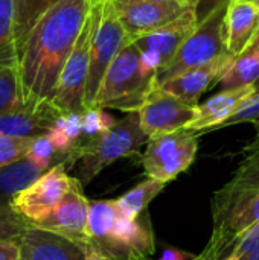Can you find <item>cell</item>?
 Instances as JSON below:
<instances>
[{
	"label": "cell",
	"mask_w": 259,
	"mask_h": 260,
	"mask_svg": "<svg viewBox=\"0 0 259 260\" xmlns=\"http://www.w3.org/2000/svg\"><path fill=\"white\" fill-rule=\"evenodd\" d=\"M93 0H58L31 30L18 53L26 102L52 101L63 67L90 14Z\"/></svg>",
	"instance_id": "cell-1"
},
{
	"label": "cell",
	"mask_w": 259,
	"mask_h": 260,
	"mask_svg": "<svg viewBox=\"0 0 259 260\" xmlns=\"http://www.w3.org/2000/svg\"><path fill=\"white\" fill-rule=\"evenodd\" d=\"M148 140L140 126L137 111H131L108 131L90 137L85 143L75 145L67 155V161L78 163V180L89 183L104 168L118 158L134 154Z\"/></svg>",
	"instance_id": "cell-2"
},
{
	"label": "cell",
	"mask_w": 259,
	"mask_h": 260,
	"mask_svg": "<svg viewBox=\"0 0 259 260\" xmlns=\"http://www.w3.org/2000/svg\"><path fill=\"white\" fill-rule=\"evenodd\" d=\"M154 87L156 78L143 73L140 50L136 43L128 38L107 69L93 108H118L128 113L137 111Z\"/></svg>",
	"instance_id": "cell-3"
},
{
	"label": "cell",
	"mask_w": 259,
	"mask_h": 260,
	"mask_svg": "<svg viewBox=\"0 0 259 260\" xmlns=\"http://www.w3.org/2000/svg\"><path fill=\"white\" fill-rule=\"evenodd\" d=\"M93 34L90 44V67L85 85V110L93 108L102 79L119 50L128 41V34L119 11L111 0H93Z\"/></svg>",
	"instance_id": "cell-4"
},
{
	"label": "cell",
	"mask_w": 259,
	"mask_h": 260,
	"mask_svg": "<svg viewBox=\"0 0 259 260\" xmlns=\"http://www.w3.org/2000/svg\"><path fill=\"white\" fill-rule=\"evenodd\" d=\"M229 0H218L211 12L200 20L194 32L185 40L172 59L157 72L156 87L189 69H195L215 61L229 53L224 38V21Z\"/></svg>",
	"instance_id": "cell-5"
},
{
	"label": "cell",
	"mask_w": 259,
	"mask_h": 260,
	"mask_svg": "<svg viewBox=\"0 0 259 260\" xmlns=\"http://www.w3.org/2000/svg\"><path fill=\"white\" fill-rule=\"evenodd\" d=\"M195 154L194 131L179 129L150 139L142 163L150 178L168 183L192 165Z\"/></svg>",
	"instance_id": "cell-6"
},
{
	"label": "cell",
	"mask_w": 259,
	"mask_h": 260,
	"mask_svg": "<svg viewBox=\"0 0 259 260\" xmlns=\"http://www.w3.org/2000/svg\"><path fill=\"white\" fill-rule=\"evenodd\" d=\"M93 34L92 9L84 23V27L72 49L55 91L52 102L63 113H84L85 111V85L90 67V44Z\"/></svg>",
	"instance_id": "cell-7"
},
{
	"label": "cell",
	"mask_w": 259,
	"mask_h": 260,
	"mask_svg": "<svg viewBox=\"0 0 259 260\" xmlns=\"http://www.w3.org/2000/svg\"><path fill=\"white\" fill-rule=\"evenodd\" d=\"M139 122L148 139L169 134L188 126L197 117V105L154 87L137 110Z\"/></svg>",
	"instance_id": "cell-8"
},
{
	"label": "cell",
	"mask_w": 259,
	"mask_h": 260,
	"mask_svg": "<svg viewBox=\"0 0 259 260\" xmlns=\"http://www.w3.org/2000/svg\"><path fill=\"white\" fill-rule=\"evenodd\" d=\"M73 177L67 175L66 163H58L26 189L18 192L12 198L11 207L31 224H35L55 209L70 189Z\"/></svg>",
	"instance_id": "cell-9"
},
{
	"label": "cell",
	"mask_w": 259,
	"mask_h": 260,
	"mask_svg": "<svg viewBox=\"0 0 259 260\" xmlns=\"http://www.w3.org/2000/svg\"><path fill=\"white\" fill-rule=\"evenodd\" d=\"M89 204L90 201L84 197L81 181L73 178L70 189L55 209L44 216L41 221L32 224L35 227L63 235L79 244L95 247L89 233Z\"/></svg>",
	"instance_id": "cell-10"
},
{
	"label": "cell",
	"mask_w": 259,
	"mask_h": 260,
	"mask_svg": "<svg viewBox=\"0 0 259 260\" xmlns=\"http://www.w3.org/2000/svg\"><path fill=\"white\" fill-rule=\"evenodd\" d=\"M90 248L32 224L20 238L21 257L26 260H85Z\"/></svg>",
	"instance_id": "cell-11"
},
{
	"label": "cell",
	"mask_w": 259,
	"mask_h": 260,
	"mask_svg": "<svg viewBox=\"0 0 259 260\" xmlns=\"http://www.w3.org/2000/svg\"><path fill=\"white\" fill-rule=\"evenodd\" d=\"M188 6L180 0L150 2L137 0L119 11L124 27L131 40L156 30L186 12Z\"/></svg>",
	"instance_id": "cell-12"
},
{
	"label": "cell",
	"mask_w": 259,
	"mask_h": 260,
	"mask_svg": "<svg viewBox=\"0 0 259 260\" xmlns=\"http://www.w3.org/2000/svg\"><path fill=\"white\" fill-rule=\"evenodd\" d=\"M61 114L52 101L26 102L23 107L0 116V134L35 139L47 134Z\"/></svg>",
	"instance_id": "cell-13"
},
{
	"label": "cell",
	"mask_w": 259,
	"mask_h": 260,
	"mask_svg": "<svg viewBox=\"0 0 259 260\" xmlns=\"http://www.w3.org/2000/svg\"><path fill=\"white\" fill-rule=\"evenodd\" d=\"M200 20L197 17V11L188 8L179 18L169 21L168 24L151 30L145 35L134 38L133 41L139 47V50H153L162 59V69L172 59L185 40L194 32L198 26Z\"/></svg>",
	"instance_id": "cell-14"
},
{
	"label": "cell",
	"mask_w": 259,
	"mask_h": 260,
	"mask_svg": "<svg viewBox=\"0 0 259 260\" xmlns=\"http://www.w3.org/2000/svg\"><path fill=\"white\" fill-rule=\"evenodd\" d=\"M232 58H234V55L226 53L209 64H205V66H200L195 69H189L180 75H176L157 87L183 99L188 104L197 105L200 96L214 82H218L220 75L223 73V70L226 69V66L231 62Z\"/></svg>",
	"instance_id": "cell-15"
},
{
	"label": "cell",
	"mask_w": 259,
	"mask_h": 260,
	"mask_svg": "<svg viewBox=\"0 0 259 260\" xmlns=\"http://www.w3.org/2000/svg\"><path fill=\"white\" fill-rule=\"evenodd\" d=\"M258 3L252 0H229L224 21L227 52L241 55L250 44L258 27Z\"/></svg>",
	"instance_id": "cell-16"
},
{
	"label": "cell",
	"mask_w": 259,
	"mask_h": 260,
	"mask_svg": "<svg viewBox=\"0 0 259 260\" xmlns=\"http://www.w3.org/2000/svg\"><path fill=\"white\" fill-rule=\"evenodd\" d=\"M256 91L255 84L232 90H223L205 104L197 105V117L188 126L189 131H203L208 128L221 126L238 108Z\"/></svg>",
	"instance_id": "cell-17"
},
{
	"label": "cell",
	"mask_w": 259,
	"mask_h": 260,
	"mask_svg": "<svg viewBox=\"0 0 259 260\" xmlns=\"http://www.w3.org/2000/svg\"><path fill=\"white\" fill-rule=\"evenodd\" d=\"M44 172L26 157L0 168V206L11 204L18 192L38 180Z\"/></svg>",
	"instance_id": "cell-18"
},
{
	"label": "cell",
	"mask_w": 259,
	"mask_h": 260,
	"mask_svg": "<svg viewBox=\"0 0 259 260\" xmlns=\"http://www.w3.org/2000/svg\"><path fill=\"white\" fill-rule=\"evenodd\" d=\"M259 79V49H246L234 56L218 78L224 90L253 85Z\"/></svg>",
	"instance_id": "cell-19"
},
{
	"label": "cell",
	"mask_w": 259,
	"mask_h": 260,
	"mask_svg": "<svg viewBox=\"0 0 259 260\" xmlns=\"http://www.w3.org/2000/svg\"><path fill=\"white\" fill-rule=\"evenodd\" d=\"M58 0H14V40L17 58L31 30Z\"/></svg>",
	"instance_id": "cell-20"
},
{
	"label": "cell",
	"mask_w": 259,
	"mask_h": 260,
	"mask_svg": "<svg viewBox=\"0 0 259 260\" xmlns=\"http://www.w3.org/2000/svg\"><path fill=\"white\" fill-rule=\"evenodd\" d=\"M107 242L114 247L134 248L145 253L153 251V239L145 227L140 225L136 219H128L121 215L118 216Z\"/></svg>",
	"instance_id": "cell-21"
},
{
	"label": "cell",
	"mask_w": 259,
	"mask_h": 260,
	"mask_svg": "<svg viewBox=\"0 0 259 260\" xmlns=\"http://www.w3.org/2000/svg\"><path fill=\"white\" fill-rule=\"evenodd\" d=\"M165 184L166 183L154 178H148L139 183L130 192H127L119 200H116L119 215L128 219H136L137 215L163 190Z\"/></svg>",
	"instance_id": "cell-22"
},
{
	"label": "cell",
	"mask_w": 259,
	"mask_h": 260,
	"mask_svg": "<svg viewBox=\"0 0 259 260\" xmlns=\"http://www.w3.org/2000/svg\"><path fill=\"white\" fill-rule=\"evenodd\" d=\"M118 216H119V210L116 201H92L89 204L87 224L93 244L99 241H108Z\"/></svg>",
	"instance_id": "cell-23"
},
{
	"label": "cell",
	"mask_w": 259,
	"mask_h": 260,
	"mask_svg": "<svg viewBox=\"0 0 259 260\" xmlns=\"http://www.w3.org/2000/svg\"><path fill=\"white\" fill-rule=\"evenodd\" d=\"M24 104L18 64L0 66V116L14 111Z\"/></svg>",
	"instance_id": "cell-24"
},
{
	"label": "cell",
	"mask_w": 259,
	"mask_h": 260,
	"mask_svg": "<svg viewBox=\"0 0 259 260\" xmlns=\"http://www.w3.org/2000/svg\"><path fill=\"white\" fill-rule=\"evenodd\" d=\"M18 64L14 40V0H0V66Z\"/></svg>",
	"instance_id": "cell-25"
},
{
	"label": "cell",
	"mask_w": 259,
	"mask_h": 260,
	"mask_svg": "<svg viewBox=\"0 0 259 260\" xmlns=\"http://www.w3.org/2000/svg\"><path fill=\"white\" fill-rule=\"evenodd\" d=\"M259 227V192L255 193L247 204H244L232 219V241H238L253 229Z\"/></svg>",
	"instance_id": "cell-26"
},
{
	"label": "cell",
	"mask_w": 259,
	"mask_h": 260,
	"mask_svg": "<svg viewBox=\"0 0 259 260\" xmlns=\"http://www.w3.org/2000/svg\"><path fill=\"white\" fill-rule=\"evenodd\" d=\"M29 225L31 222L17 213L11 204L0 206V241L20 239Z\"/></svg>",
	"instance_id": "cell-27"
},
{
	"label": "cell",
	"mask_w": 259,
	"mask_h": 260,
	"mask_svg": "<svg viewBox=\"0 0 259 260\" xmlns=\"http://www.w3.org/2000/svg\"><path fill=\"white\" fill-rule=\"evenodd\" d=\"M32 143V139L11 137L0 134V168L26 157V152Z\"/></svg>",
	"instance_id": "cell-28"
},
{
	"label": "cell",
	"mask_w": 259,
	"mask_h": 260,
	"mask_svg": "<svg viewBox=\"0 0 259 260\" xmlns=\"http://www.w3.org/2000/svg\"><path fill=\"white\" fill-rule=\"evenodd\" d=\"M114 117H111L101 108H90L82 113V134L89 137L108 131L114 126Z\"/></svg>",
	"instance_id": "cell-29"
},
{
	"label": "cell",
	"mask_w": 259,
	"mask_h": 260,
	"mask_svg": "<svg viewBox=\"0 0 259 260\" xmlns=\"http://www.w3.org/2000/svg\"><path fill=\"white\" fill-rule=\"evenodd\" d=\"M55 154L56 152H55L53 145L50 143L47 134H44V136L32 139V143L26 152V158L31 160L32 163H35L40 169L47 171V169H50V163H52V158Z\"/></svg>",
	"instance_id": "cell-30"
},
{
	"label": "cell",
	"mask_w": 259,
	"mask_h": 260,
	"mask_svg": "<svg viewBox=\"0 0 259 260\" xmlns=\"http://www.w3.org/2000/svg\"><path fill=\"white\" fill-rule=\"evenodd\" d=\"M259 120V91H255L247 101H244L240 108L223 123V125H234L241 122H255Z\"/></svg>",
	"instance_id": "cell-31"
},
{
	"label": "cell",
	"mask_w": 259,
	"mask_h": 260,
	"mask_svg": "<svg viewBox=\"0 0 259 260\" xmlns=\"http://www.w3.org/2000/svg\"><path fill=\"white\" fill-rule=\"evenodd\" d=\"M47 137H49L50 143L53 145L56 154L69 155V152H70V151L73 149V146H75V143H73V142L67 137V134L64 133L63 126L58 123V119H56L55 125L49 129Z\"/></svg>",
	"instance_id": "cell-32"
},
{
	"label": "cell",
	"mask_w": 259,
	"mask_h": 260,
	"mask_svg": "<svg viewBox=\"0 0 259 260\" xmlns=\"http://www.w3.org/2000/svg\"><path fill=\"white\" fill-rule=\"evenodd\" d=\"M20 239L0 241V260H20Z\"/></svg>",
	"instance_id": "cell-33"
},
{
	"label": "cell",
	"mask_w": 259,
	"mask_h": 260,
	"mask_svg": "<svg viewBox=\"0 0 259 260\" xmlns=\"http://www.w3.org/2000/svg\"><path fill=\"white\" fill-rule=\"evenodd\" d=\"M191 259V254H186L183 251H179V250H174V248H169L166 250L159 260H188Z\"/></svg>",
	"instance_id": "cell-34"
},
{
	"label": "cell",
	"mask_w": 259,
	"mask_h": 260,
	"mask_svg": "<svg viewBox=\"0 0 259 260\" xmlns=\"http://www.w3.org/2000/svg\"><path fill=\"white\" fill-rule=\"evenodd\" d=\"M85 260H118V259H114V257H111V256L105 254L102 250H99V247H96V245H95V247H92V248L89 250Z\"/></svg>",
	"instance_id": "cell-35"
},
{
	"label": "cell",
	"mask_w": 259,
	"mask_h": 260,
	"mask_svg": "<svg viewBox=\"0 0 259 260\" xmlns=\"http://www.w3.org/2000/svg\"><path fill=\"white\" fill-rule=\"evenodd\" d=\"M223 260H259V251L258 253H252V254L241 256V257H224Z\"/></svg>",
	"instance_id": "cell-36"
},
{
	"label": "cell",
	"mask_w": 259,
	"mask_h": 260,
	"mask_svg": "<svg viewBox=\"0 0 259 260\" xmlns=\"http://www.w3.org/2000/svg\"><path fill=\"white\" fill-rule=\"evenodd\" d=\"M111 2L114 3V6L118 9H122V8H125V6H128V5H131V3H134L137 0H111Z\"/></svg>",
	"instance_id": "cell-37"
},
{
	"label": "cell",
	"mask_w": 259,
	"mask_h": 260,
	"mask_svg": "<svg viewBox=\"0 0 259 260\" xmlns=\"http://www.w3.org/2000/svg\"><path fill=\"white\" fill-rule=\"evenodd\" d=\"M259 49V30L253 35V38H252V41H250V44L247 46V49Z\"/></svg>",
	"instance_id": "cell-38"
},
{
	"label": "cell",
	"mask_w": 259,
	"mask_h": 260,
	"mask_svg": "<svg viewBox=\"0 0 259 260\" xmlns=\"http://www.w3.org/2000/svg\"><path fill=\"white\" fill-rule=\"evenodd\" d=\"M200 2H202V0H185L186 6L191 8V9H195V11H197V6H198Z\"/></svg>",
	"instance_id": "cell-39"
},
{
	"label": "cell",
	"mask_w": 259,
	"mask_h": 260,
	"mask_svg": "<svg viewBox=\"0 0 259 260\" xmlns=\"http://www.w3.org/2000/svg\"><path fill=\"white\" fill-rule=\"evenodd\" d=\"M150 2H172V0H150ZM182 2V0H180Z\"/></svg>",
	"instance_id": "cell-40"
},
{
	"label": "cell",
	"mask_w": 259,
	"mask_h": 260,
	"mask_svg": "<svg viewBox=\"0 0 259 260\" xmlns=\"http://www.w3.org/2000/svg\"><path fill=\"white\" fill-rule=\"evenodd\" d=\"M256 3H258V9H259V2H256ZM259 30V14H258V27H256V32H258ZM256 32H255V34H256Z\"/></svg>",
	"instance_id": "cell-41"
},
{
	"label": "cell",
	"mask_w": 259,
	"mask_h": 260,
	"mask_svg": "<svg viewBox=\"0 0 259 260\" xmlns=\"http://www.w3.org/2000/svg\"><path fill=\"white\" fill-rule=\"evenodd\" d=\"M255 88H256V91H259V79L256 81V84H255Z\"/></svg>",
	"instance_id": "cell-42"
},
{
	"label": "cell",
	"mask_w": 259,
	"mask_h": 260,
	"mask_svg": "<svg viewBox=\"0 0 259 260\" xmlns=\"http://www.w3.org/2000/svg\"><path fill=\"white\" fill-rule=\"evenodd\" d=\"M252 2H259V0H252Z\"/></svg>",
	"instance_id": "cell-43"
},
{
	"label": "cell",
	"mask_w": 259,
	"mask_h": 260,
	"mask_svg": "<svg viewBox=\"0 0 259 260\" xmlns=\"http://www.w3.org/2000/svg\"><path fill=\"white\" fill-rule=\"evenodd\" d=\"M20 260H26V259H23V257H20Z\"/></svg>",
	"instance_id": "cell-44"
},
{
	"label": "cell",
	"mask_w": 259,
	"mask_h": 260,
	"mask_svg": "<svg viewBox=\"0 0 259 260\" xmlns=\"http://www.w3.org/2000/svg\"><path fill=\"white\" fill-rule=\"evenodd\" d=\"M182 2H183V3H185V0H182ZM185 5H186V3H185Z\"/></svg>",
	"instance_id": "cell-45"
}]
</instances>
